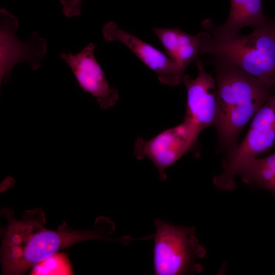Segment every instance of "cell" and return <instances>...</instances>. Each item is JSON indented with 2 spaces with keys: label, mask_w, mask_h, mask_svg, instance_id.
I'll use <instances>...</instances> for the list:
<instances>
[{
  "label": "cell",
  "mask_w": 275,
  "mask_h": 275,
  "mask_svg": "<svg viewBox=\"0 0 275 275\" xmlns=\"http://www.w3.org/2000/svg\"><path fill=\"white\" fill-rule=\"evenodd\" d=\"M153 235V264L156 275L193 273L200 268L195 263L203 257L205 250L194 235L193 227L174 226L155 219Z\"/></svg>",
  "instance_id": "obj_4"
},
{
  "label": "cell",
  "mask_w": 275,
  "mask_h": 275,
  "mask_svg": "<svg viewBox=\"0 0 275 275\" xmlns=\"http://www.w3.org/2000/svg\"><path fill=\"white\" fill-rule=\"evenodd\" d=\"M263 0H230L231 7L226 21L215 25L207 19L202 22L205 31L215 37H227L239 34L246 26L259 28L269 22L262 9Z\"/></svg>",
  "instance_id": "obj_11"
},
{
  "label": "cell",
  "mask_w": 275,
  "mask_h": 275,
  "mask_svg": "<svg viewBox=\"0 0 275 275\" xmlns=\"http://www.w3.org/2000/svg\"><path fill=\"white\" fill-rule=\"evenodd\" d=\"M8 225L1 249L2 274L22 275L39 262L75 243L92 239L125 243L126 237H111L115 225L108 218L98 217L92 230H74L64 222L56 231L46 228L41 208L26 210L20 219L6 214Z\"/></svg>",
  "instance_id": "obj_1"
},
{
  "label": "cell",
  "mask_w": 275,
  "mask_h": 275,
  "mask_svg": "<svg viewBox=\"0 0 275 275\" xmlns=\"http://www.w3.org/2000/svg\"><path fill=\"white\" fill-rule=\"evenodd\" d=\"M32 274H72V269L67 255L58 253L33 267Z\"/></svg>",
  "instance_id": "obj_13"
},
{
  "label": "cell",
  "mask_w": 275,
  "mask_h": 275,
  "mask_svg": "<svg viewBox=\"0 0 275 275\" xmlns=\"http://www.w3.org/2000/svg\"><path fill=\"white\" fill-rule=\"evenodd\" d=\"M275 143V95L271 97L253 117L242 142L229 152L222 173L214 176V184L219 189L231 190L236 186L235 177L244 167Z\"/></svg>",
  "instance_id": "obj_5"
},
{
  "label": "cell",
  "mask_w": 275,
  "mask_h": 275,
  "mask_svg": "<svg viewBox=\"0 0 275 275\" xmlns=\"http://www.w3.org/2000/svg\"><path fill=\"white\" fill-rule=\"evenodd\" d=\"M83 0H60L63 14L68 17L78 16L81 13V5Z\"/></svg>",
  "instance_id": "obj_14"
},
{
  "label": "cell",
  "mask_w": 275,
  "mask_h": 275,
  "mask_svg": "<svg viewBox=\"0 0 275 275\" xmlns=\"http://www.w3.org/2000/svg\"><path fill=\"white\" fill-rule=\"evenodd\" d=\"M95 44L91 42L77 53L63 52L60 57L71 68L79 87L95 97L102 109H107L116 104L119 94L109 85L95 57Z\"/></svg>",
  "instance_id": "obj_9"
},
{
  "label": "cell",
  "mask_w": 275,
  "mask_h": 275,
  "mask_svg": "<svg viewBox=\"0 0 275 275\" xmlns=\"http://www.w3.org/2000/svg\"><path fill=\"white\" fill-rule=\"evenodd\" d=\"M273 24L274 25V29H275V18L274 20L272 21Z\"/></svg>",
  "instance_id": "obj_16"
},
{
  "label": "cell",
  "mask_w": 275,
  "mask_h": 275,
  "mask_svg": "<svg viewBox=\"0 0 275 275\" xmlns=\"http://www.w3.org/2000/svg\"><path fill=\"white\" fill-rule=\"evenodd\" d=\"M18 19L4 8L0 9V86L10 80L12 69L21 62H28L33 70L39 68L46 51V40L33 32L27 40L16 37Z\"/></svg>",
  "instance_id": "obj_6"
},
{
  "label": "cell",
  "mask_w": 275,
  "mask_h": 275,
  "mask_svg": "<svg viewBox=\"0 0 275 275\" xmlns=\"http://www.w3.org/2000/svg\"><path fill=\"white\" fill-rule=\"evenodd\" d=\"M195 63L198 75L193 79L185 74L182 83L187 93L186 110L184 121L191 124L198 132L215 123L217 114V89L215 78L207 73L202 61Z\"/></svg>",
  "instance_id": "obj_8"
},
{
  "label": "cell",
  "mask_w": 275,
  "mask_h": 275,
  "mask_svg": "<svg viewBox=\"0 0 275 275\" xmlns=\"http://www.w3.org/2000/svg\"><path fill=\"white\" fill-rule=\"evenodd\" d=\"M102 34L107 41L124 44L157 75L161 84L176 86L182 83L185 74L172 60L150 44L119 28L114 21L103 24Z\"/></svg>",
  "instance_id": "obj_10"
},
{
  "label": "cell",
  "mask_w": 275,
  "mask_h": 275,
  "mask_svg": "<svg viewBox=\"0 0 275 275\" xmlns=\"http://www.w3.org/2000/svg\"><path fill=\"white\" fill-rule=\"evenodd\" d=\"M200 133L189 123L166 129L149 140L138 138L133 153L139 160L148 158L157 168L160 180L167 179L166 170L192 149Z\"/></svg>",
  "instance_id": "obj_7"
},
{
  "label": "cell",
  "mask_w": 275,
  "mask_h": 275,
  "mask_svg": "<svg viewBox=\"0 0 275 275\" xmlns=\"http://www.w3.org/2000/svg\"><path fill=\"white\" fill-rule=\"evenodd\" d=\"M205 54L232 64L275 89V29L272 21L250 34L215 37L204 31Z\"/></svg>",
  "instance_id": "obj_3"
},
{
  "label": "cell",
  "mask_w": 275,
  "mask_h": 275,
  "mask_svg": "<svg viewBox=\"0 0 275 275\" xmlns=\"http://www.w3.org/2000/svg\"><path fill=\"white\" fill-rule=\"evenodd\" d=\"M217 114L214 126L229 152L237 146L243 128L275 95V89L225 61H216Z\"/></svg>",
  "instance_id": "obj_2"
},
{
  "label": "cell",
  "mask_w": 275,
  "mask_h": 275,
  "mask_svg": "<svg viewBox=\"0 0 275 275\" xmlns=\"http://www.w3.org/2000/svg\"><path fill=\"white\" fill-rule=\"evenodd\" d=\"M153 32L160 40L167 55L183 73L199 56L205 54L204 31L193 35L178 28L154 27Z\"/></svg>",
  "instance_id": "obj_12"
},
{
  "label": "cell",
  "mask_w": 275,
  "mask_h": 275,
  "mask_svg": "<svg viewBox=\"0 0 275 275\" xmlns=\"http://www.w3.org/2000/svg\"><path fill=\"white\" fill-rule=\"evenodd\" d=\"M258 185L275 194V171L267 173Z\"/></svg>",
  "instance_id": "obj_15"
}]
</instances>
